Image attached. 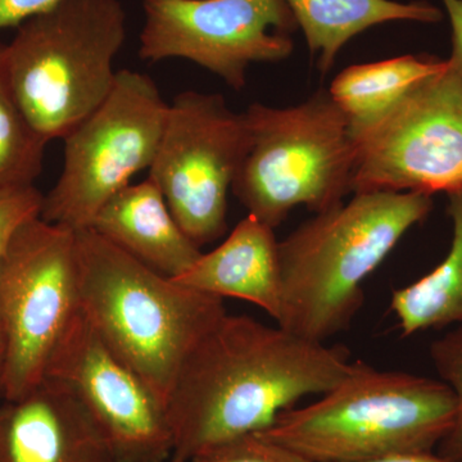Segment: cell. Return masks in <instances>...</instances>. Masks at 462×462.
<instances>
[{"mask_svg":"<svg viewBox=\"0 0 462 462\" xmlns=\"http://www.w3.org/2000/svg\"><path fill=\"white\" fill-rule=\"evenodd\" d=\"M349 352L251 316L226 314L194 346L176 376L167 413L171 462L269 430L300 400L324 394L352 367Z\"/></svg>","mask_w":462,"mask_h":462,"instance_id":"obj_1","label":"cell"},{"mask_svg":"<svg viewBox=\"0 0 462 462\" xmlns=\"http://www.w3.org/2000/svg\"><path fill=\"white\" fill-rule=\"evenodd\" d=\"M431 209L427 194L364 191L291 231L279 242L276 325L319 343L348 329L363 307L365 281Z\"/></svg>","mask_w":462,"mask_h":462,"instance_id":"obj_2","label":"cell"},{"mask_svg":"<svg viewBox=\"0 0 462 462\" xmlns=\"http://www.w3.org/2000/svg\"><path fill=\"white\" fill-rule=\"evenodd\" d=\"M76 234L81 314L166 402L188 356L227 314L223 298L179 284L91 227Z\"/></svg>","mask_w":462,"mask_h":462,"instance_id":"obj_3","label":"cell"},{"mask_svg":"<svg viewBox=\"0 0 462 462\" xmlns=\"http://www.w3.org/2000/svg\"><path fill=\"white\" fill-rule=\"evenodd\" d=\"M455 411L454 392L442 380L356 361L320 400L282 412L260 433L311 462H363L433 452Z\"/></svg>","mask_w":462,"mask_h":462,"instance_id":"obj_4","label":"cell"},{"mask_svg":"<svg viewBox=\"0 0 462 462\" xmlns=\"http://www.w3.org/2000/svg\"><path fill=\"white\" fill-rule=\"evenodd\" d=\"M126 39L121 0H62L5 44L14 96L45 142L65 139L105 102Z\"/></svg>","mask_w":462,"mask_h":462,"instance_id":"obj_5","label":"cell"},{"mask_svg":"<svg viewBox=\"0 0 462 462\" xmlns=\"http://www.w3.org/2000/svg\"><path fill=\"white\" fill-rule=\"evenodd\" d=\"M243 114L248 143L231 191L248 215L275 229L296 207L320 214L352 193L351 124L328 91L289 108L254 103Z\"/></svg>","mask_w":462,"mask_h":462,"instance_id":"obj_6","label":"cell"},{"mask_svg":"<svg viewBox=\"0 0 462 462\" xmlns=\"http://www.w3.org/2000/svg\"><path fill=\"white\" fill-rule=\"evenodd\" d=\"M167 112L169 105L148 75L118 71L105 102L63 139L65 163L42 200V220L90 229L103 206L151 167Z\"/></svg>","mask_w":462,"mask_h":462,"instance_id":"obj_7","label":"cell"},{"mask_svg":"<svg viewBox=\"0 0 462 462\" xmlns=\"http://www.w3.org/2000/svg\"><path fill=\"white\" fill-rule=\"evenodd\" d=\"M80 312L78 234L42 220L17 231L0 263V331L5 363L0 397L26 394Z\"/></svg>","mask_w":462,"mask_h":462,"instance_id":"obj_8","label":"cell"},{"mask_svg":"<svg viewBox=\"0 0 462 462\" xmlns=\"http://www.w3.org/2000/svg\"><path fill=\"white\" fill-rule=\"evenodd\" d=\"M351 130L352 193L462 190V74L449 58L385 114Z\"/></svg>","mask_w":462,"mask_h":462,"instance_id":"obj_9","label":"cell"},{"mask_svg":"<svg viewBox=\"0 0 462 462\" xmlns=\"http://www.w3.org/2000/svg\"><path fill=\"white\" fill-rule=\"evenodd\" d=\"M247 143L245 114L218 94L184 91L169 105L148 178L199 248L227 229V197Z\"/></svg>","mask_w":462,"mask_h":462,"instance_id":"obj_10","label":"cell"},{"mask_svg":"<svg viewBox=\"0 0 462 462\" xmlns=\"http://www.w3.org/2000/svg\"><path fill=\"white\" fill-rule=\"evenodd\" d=\"M139 57L156 63L182 58L236 90L254 63L293 53L297 21L285 0H143Z\"/></svg>","mask_w":462,"mask_h":462,"instance_id":"obj_11","label":"cell"},{"mask_svg":"<svg viewBox=\"0 0 462 462\" xmlns=\"http://www.w3.org/2000/svg\"><path fill=\"white\" fill-rule=\"evenodd\" d=\"M78 396L107 438L117 462H169L173 439L167 404L105 345L79 312L47 375Z\"/></svg>","mask_w":462,"mask_h":462,"instance_id":"obj_12","label":"cell"},{"mask_svg":"<svg viewBox=\"0 0 462 462\" xmlns=\"http://www.w3.org/2000/svg\"><path fill=\"white\" fill-rule=\"evenodd\" d=\"M0 462H117L107 438L65 383L45 376L0 397Z\"/></svg>","mask_w":462,"mask_h":462,"instance_id":"obj_13","label":"cell"},{"mask_svg":"<svg viewBox=\"0 0 462 462\" xmlns=\"http://www.w3.org/2000/svg\"><path fill=\"white\" fill-rule=\"evenodd\" d=\"M172 281L223 300H247L278 321L282 311L279 240L273 227L248 215L218 247L200 254Z\"/></svg>","mask_w":462,"mask_h":462,"instance_id":"obj_14","label":"cell"},{"mask_svg":"<svg viewBox=\"0 0 462 462\" xmlns=\"http://www.w3.org/2000/svg\"><path fill=\"white\" fill-rule=\"evenodd\" d=\"M91 229L171 279L187 272L202 254L173 217L162 191L151 178L129 184L112 197Z\"/></svg>","mask_w":462,"mask_h":462,"instance_id":"obj_15","label":"cell"},{"mask_svg":"<svg viewBox=\"0 0 462 462\" xmlns=\"http://www.w3.org/2000/svg\"><path fill=\"white\" fill-rule=\"evenodd\" d=\"M307 47L327 74L339 51L358 33L397 21L438 23L445 11L425 0H285Z\"/></svg>","mask_w":462,"mask_h":462,"instance_id":"obj_16","label":"cell"},{"mask_svg":"<svg viewBox=\"0 0 462 462\" xmlns=\"http://www.w3.org/2000/svg\"><path fill=\"white\" fill-rule=\"evenodd\" d=\"M447 199L452 242L445 260L392 294L391 310L403 337L462 325V190L447 194Z\"/></svg>","mask_w":462,"mask_h":462,"instance_id":"obj_17","label":"cell"},{"mask_svg":"<svg viewBox=\"0 0 462 462\" xmlns=\"http://www.w3.org/2000/svg\"><path fill=\"white\" fill-rule=\"evenodd\" d=\"M447 60L401 56L346 67L330 85V98L348 118L351 129L376 120L416 84L445 67Z\"/></svg>","mask_w":462,"mask_h":462,"instance_id":"obj_18","label":"cell"},{"mask_svg":"<svg viewBox=\"0 0 462 462\" xmlns=\"http://www.w3.org/2000/svg\"><path fill=\"white\" fill-rule=\"evenodd\" d=\"M48 143L33 129L12 89L0 44V189L33 185Z\"/></svg>","mask_w":462,"mask_h":462,"instance_id":"obj_19","label":"cell"},{"mask_svg":"<svg viewBox=\"0 0 462 462\" xmlns=\"http://www.w3.org/2000/svg\"><path fill=\"white\" fill-rule=\"evenodd\" d=\"M430 356L438 375L452 389L456 400L454 422L438 445L437 455L447 462H462V325L434 340Z\"/></svg>","mask_w":462,"mask_h":462,"instance_id":"obj_20","label":"cell"},{"mask_svg":"<svg viewBox=\"0 0 462 462\" xmlns=\"http://www.w3.org/2000/svg\"><path fill=\"white\" fill-rule=\"evenodd\" d=\"M189 462H311L261 433L234 438L194 456Z\"/></svg>","mask_w":462,"mask_h":462,"instance_id":"obj_21","label":"cell"},{"mask_svg":"<svg viewBox=\"0 0 462 462\" xmlns=\"http://www.w3.org/2000/svg\"><path fill=\"white\" fill-rule=\"evenodd\" d=\"M42 200L33 185L0 189V263L20 227L41 216Z\"/></svg>","mask_w":462,"mask_h":462,"instance_id":"obj_22","label":"cell"},{"mask_svg":"<svg viewBox=\"0 0 462 462\" xmlns=\"http://www.w3.org/2000/svg\"><path fill=\"white\" fill-rule=\"evenodd\" d=\"M62 0H0V32L23 25Z\"/></svg>","mask_w":462,"mask_h":462,"instance_id":"obj_23","label":"cell"},{"mask_svg":"<svg viewBox=\"0 0 462 462\" xmlns=\"http://www.w3.org/2000/svg\"><path fill=\"white\" fill-rule=\"evenodd\" d=\"M442 3L451 25L452 51L449 60L462 74V0H442Z\"/></svg>","mask_w":462,"mask_h":462,"instance_id":"obj_24","label":"cell"},{"mask_svg":"<svg viewBox=\"0 0 462 462\" xmlns=\"http://www.w3.org/2000/svg\"><path fill=\"white\" fill-rule=\"evenodd\" d=\"M363 462H447L434 452H416V454H398L374 458Z\"/></svg>","mask_w":462,"mask_h":462,"instance_id":"obj_25","label":"cell"},{"mask_svg":"<svg viewBox=\"0 0 462 462\" xmlns=\"http://www.w3.org/2000/svg\"><path fill=\"white\" fill-rule=\"evenodd\" d=\"M5 343L3 338L2 331H0V388H2L3 372H5Z\"/></svg>","mask_w":462,"mask_h":462,"instance_id":"obj_26","label":"cell"},{"mask_svg":"<svg viewBox=\"0 0 462 462\" xmlns=\"http://www.w3.org/2000/svg\"><path fill=\"white\" fill-rule=\"evenodd\" d=\"M169 462H171V461H169Z\"/></svg>","mask_w":462,"mask_h":462,"instance_id":"obj_27","label":"cell"}]
</instances>
